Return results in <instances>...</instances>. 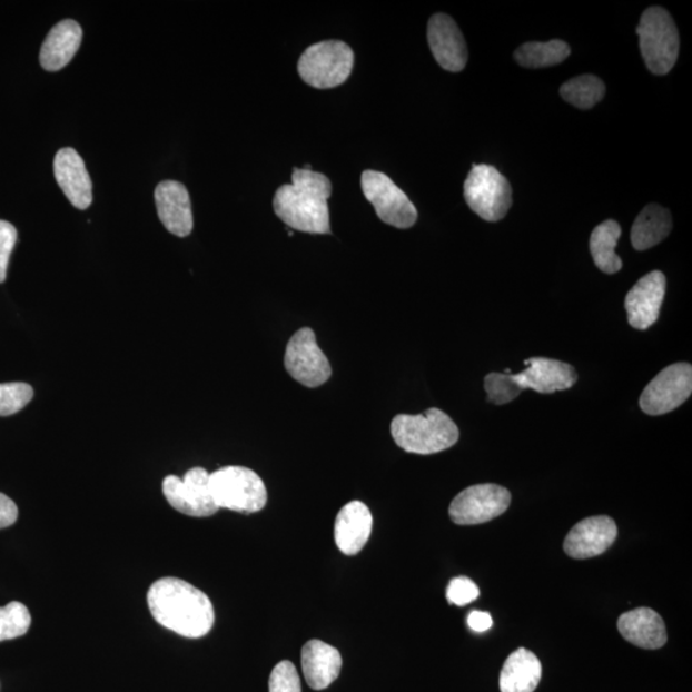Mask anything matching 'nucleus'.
Segmentation results:
<instances>
[{
	"instance_id": "c85d7f7f",
	"label": "nucleus",
	"mask_w": 692,
	"mask_h": 692,
	"mask_svg": "<svg viewBox=\"0 0 692 692\" xmlns=\"http://www.w3.org/2000/svg\"><path fill=\"white\" fill-rule=\"evenodd\" d=\"M33 391L29 384H0V416L16 415L32 401Z\"/></svg>"
},
{
	"instance_id": "20e7f679",
	"label": "nucleus",
	"mask_w": 692,
	"mask_h": 692,
	"mask_svg": "<svg viewBox=\"0 0 692 692\" xmlns=\"http://www.w3.org/2000/svg\"><path fill=\"white\" fill-rule=\"evenodd\" d=\"M641 55L655 75L669 73L678 62L680 37L676 23L662 7H650L637 28Z\"/></svg>"
},
{
	"instance_id": "f3484780",
	"label": "nucleus",
	"mask_w": 692,
	"mask_h": 692,
	"mask_svg": "<svg viewBox=\"0 0 692 692\" xmlns=\"http://www.w3.org/2000/svg\"><path fill=\"white\" fill-rule=\"evenodd\" d=\"M160 221L171 234L185 238L192 231L194 219L189 191L181 182H160L155 191Z\"/></svg>"
},
{
	"instance_id": "7ed1b4c3",
	"label": "nucleus",
	"mask_w": 692,
	"mask_h": 692,
	"mask_svg": "<svg viewBox=\"0 0 692 692\" xmlns=\"http://www.w3.org/2000/svg\"><path fill=\"white\" fill-rule=\"evenodd\" d=\"M392 435L396 445L413 454L429 455L444 452L459 441V428L438 408H429L422 415H398L392 422Z\"/></svg>"
},
{
	"instance_id": "b1692460",
	"label": "nucleus",
	"mask_w": 692,
	"mask_h": 692,
	"mask_svg": "<svg viewBox=\"0 0 692 692\" xmlns=\"http://www.w3.org/2000/svg\"><path fill=\"white\" fill-rule=\"evenodd\" d=\"M672 231V216L669 209L660 205H649L643 209L632 226V246L643 251L658 246Z\"/></svg>"
},
{
	"instance_id": "aec40b11",
	"label": "nucleus",
	"mask_w": 692,
	"mask_h": 692,
	"mask_svg": "<svg viewBox=\"0 0 692 692\" xmlns=\"http://www.w3.org/2000/svg\"><path fill=\"white\" fill-rule=\"evenodd\" d=\"M301 665L309 688L324 690L339 678L343 658L336 647L310 640L301 650Z\"/></svg>"
},
{
	"instance_id": "ddd939ff",
	"label": "nucleus",
	"mask_w": 692,
	"mask_h": 692,
	"mask_svg": "<svg viewBox=\"0 0 692 692\" xmlns=\"http://www.w3.org/2000/svg\"><path fill=\"white\" fill-rule=\"evenodd\" d=\"M427 39L436 62L444 70L459 72L468 61L466 40L451 16L437 13L428 21Z\"/></svg>"
},
{
	"instance_id": "f8f14e48",
	"label": "nucleus",
	"mask_w": 692,
	"mask_h": 692,
	"mask_svg": "<svg viewBox=\"0 0 692 692\" xmlns=\"http://www.w3.org/2000/svg\"><path fill=\"white\" fill-rule=\"evenodd\" d=\"M208 472L205 468H191L182 478L167 476L162 491L174 510L190 517H210L218 512Z\"/></svg>"
},
{
	"instance_id": "0eeeda50",
	"label": "nucleus",
	"mask_w": 692,
	"mask_h": 692,
	"mask_svg": "<svg viewBox=\"0 0 692 692\" xmlns=\"http://www.w3.org/2000/svg\"><path fill=\"white\" fill-rule=\"evenodd\" d=\"M464 199L485 221L497 223L512 207L511 184L495 167L474 165L464 182Z\"/></svg>"
},
{
	"instance_id": "a878e982",
	"label": "nucleus",
	"mask_w": 692,
	"mask_h": 692,
	"mask_svg": "<svg viewBox=\"0 0 692 692\" xmlns=\"http://www.w3.org/2000/svg\"><path fill=\"white\" fill-rule=\"evenodd\" d=\"M570 55L571 48L563 40H552L547 43L531 41V43L521 46L514 53V58L527 69H543V67L562 63Z\"/></svg>"
},
{
	"instance_id": "6e6552de",
	"label": "nucleus",
	"mask_w": 692,
	"mask_h": 692,
	"mask_svg": "<svg viewBox=\"0 0 692 692\" xmlns=\"http://www.w3.org/2000/svg\"><path fill=\"white\" fill-rule=\"evenodd\" d=\"M360 184L363 194L383 223L398 229H409L416 224L418 214L415 205L389 176L367 170L362 174Z\"/></svg>"
},
{
	"instance_id": "dca6fc26",
	"label": "nucleus",
	"mask_w": 692,
	"mask_h": 692,
	"mask_svg": "<svg viewBox=\"0 0 692 692\" xmlns=\"http://www.w3.org/2000/svg\"><path fill=\"white\" fill-rule=\"evenodd\" d=\"M528 366L512 379L520 389H531L540 394H553L571 389L577 383V373L569 363L543 357L525 360Z\"/></svg>"
},
{
	"instance_id": "7c9ffc66",
	"label": "nucleus",
	"mask_w": 692,
	"mask_h": 692,
	"mask_svg": "<svg viewBox=\"0 0 692 692\" xmlns=\"http://www.w3.org/2000/svg\"><path fill=\"white\" fill-rule=\"evenodd\" d=\"M269 692H301V682L295 665L289 661L278 663L269 676Z\"/></svg>"
},
{
	"instance_id": "393cba45",
	"label": "nucleus",
	"mask_w": 692,
	"mask_h": 692,
	"mask_svg": "<svg viewBox=\"0 0 692 692\" xmlns=\"http://www.w3.org/2000/svg\"><path fill=\"white\" fill-rule=\"evenodd\" d=\"M621 226L613 219H607L595 227L590 238V250L601 271L607 275L617 274L622 268V259L615 253L621 238Z\"/></svg>"
},
{
	"instance_id": "4be33fe9",
	"label": "nucleus",
	"mask_w": 692,
	"mask_h": 692,
	"mask_svg": "<svg viewBox=\"0 0 692 692\" xmlns=\"http://www.w3.org/2000/svg\"><path fill=\"white\" fill-rule=\"evenodd\" d=\"M82 29L73 20H65L49 31L40 49V65L46 71L56 72L72 61L81 46Z\"/></svg>"
},
{
	"instance_id": "1a4fd4ad",
	"label": "nucleus",
	"mask_w": 692,
	"mask_h": 692,
	"mask_svg": "<svg viewBox=\"0 0 692 692\" xmlns=\"http://www.w3.org/2000/svg\"><path fill=\"white\" fill-rule=\"evenodd\" d=\"M284 365L295 382L310 389L327 383L333 374L330 362L320 350L316 334L309 327L300 328L293 335L286 346Z\"/></svg>"
},
{
	"instance_id": "412c9836",
	"label": "nucleus",
	"mask_w": 692,
	"mask_h": 692,
	"mask_svg": "<svg viewBox=\"0 0 692 692\" xmlns=\"http://www.w3.org/2000/svg\"><path fill=\"white\" fill-rule=\"evenodd\" d=\"M619 631L632 645L656 650L666 644V630L663 619L650 607L623 613L619 619Z\"/></svg>"
},
{
	"instance_id": "473e14b6",
	"label": "nucleus",
	"mask_w": 692,
	"mask_h": 692,
	"mask_svg": "<svg viewBox=\"0 0 692 692\" xmlns=\"http://www.w3.org/2000/svg\"><path fill=\"white\" fill-rule=\"evenodd\" d=\"M17 241L16 227L0 219V284L6 281L8 264Z\"/></svg>"
},
{
	"instance_id": "2eb2a0df",
	"label": "nucleus",
	"mask_w": 692,
	"mask_h": 692,
	"mask_svg": "<svg viewBox=\"0 0 692 692\" xmlns=\"http://www.w3.org/2000/svg\"><path fill=\"white\" fill-rule=\"evenodd\" d=\"M666 288L665 276L653 271L640 278L624 300L629 323L636 330H647L660 318Z\"/></svg>"
},
{
	"instance_id": "cd10ccee",
	"label": "nucleus",
	"mask_w": 692,
	"mask_h": 692,
	"mask_svg": "<svg viewBox=\"0 0 692 692\" xmlns=\"http://www.w3.org/2000/svg\"><path fill=\"white\" fill-rule=\"evenodd\" d=\"M31 626V614L27 605L12 602L0 606V643L27 635Z\"/></svg>"
},
{
	"instance_id": "39448f33",
	"label": "nucleus",
	"mask_w": 692,
	"mask_h": 692,
	"mask_svg": "<svg viewBox=\"0 0 692 692\" xmlns=\"http://www.w3.org/2000/svg\"><path fill=\"white\" fill-rule=\"evenodd\" d=\"M210 491L218 508L257 513L267 504V488L261 478L246 467L229 466L209 476Z\"/></svg>"
},
{
	"instance_id": "c756f323",
	"label": "nucleus",
	"mask_w": 692,
	"mask_h": 692,
	"mask_svg": "<svg viewBox=\"0 0 692 692\" xmlns=\"http://www.w3.org/2000/svg\"><path fill=\"white\" fill-rule=\"evenodd\" d=\"M487 401L495 405H503L517 399L522 391L512 379V374H488L485 377Z\"/></svg>"
},
{
	"instance_id": "9b49d317",
	"label": "nucleus",
	"mask_w": 692,
	"mask_h": 692,
	"mask_svg": "<svg viewBox=\"0 0 692 692\" xmlns=\"http://www.w3.org/2000/svg\"><path fill=\"white\" fill-rule=\"evenodd\" d=\"M692 393V367L674 363L656 375L640 398V408L649 416L666 415L681 407Z\"/></svg>"
},
{
	"instance_id": "f257e3e1",
	"label": "nucleus",
	"mask_w": 692,
	"mask_h": 692,
	"mask_svg": "<svg viewBox=\"0 0 692 692\" xmlns=\"http://www.w3.org/2000/svg\"><path fill=\"white\" fill-rule=\"evenodd\" d=\"M148 606L154 619L175 634L200 639L215 624V610L210 599L189 582L164 577L148 592Z\"/></svg>"
},
{
	"instance_id": "f03ea898",
	"label": "nucleus",
	"mask_w": 692,
	"mask_h": 692,
	"mask_svg": "<svg viewBox=\"0 0 692 692\" xmlns=\"http://www.w3.org/2000/svg\"><path fill=\"white\" fill-rule=\"evenodd\" d=\"M293 184L278 188L274 209L278 218L291 229L308 234H330V214L327 200L333 185L328 177L295 168Z\"/></svg>"
},
{
	"instance_id": "f704fd0d",
	"label": "nucleus",
	"mask_w": 692,
	"mask_h": 692,
	"mask_svg": "<svg viewBox=\"0 0 692 692\" xmlns=\"http://www.w3.org/2000/svg\"><path fill=\"white\" fill-rule=\"evenodd\" d=\"M468 626L475 632H486L493 627L492 615L487 612H471L468 615Z\"/></svg>"
},
{
	"instance_id": "6ab92c4d",
	"label": "nucleus",
	"mask_w": 692,
	"mask_h": 692,
	"mask_svg": "<svg viewBox=\"0 0 692 692\" xmlns=\"http://www.w3.org/2000/svg\"><path fill=\"white\" fill-rule=\"evenodd\" d=\"M374 518L365 503L354 501L343 506L335 520V543L346 555H356L373 533Z\"/></svg>"
},
{
	"instance_id": "423d86ee",
	"label": "nucleus",
	"mask_w": 692,
	"mask_h": 692,
	"mask_svg": "<svg viewBox=\"0 0 692 692\" xmlns=\"http://www.w3.org/2000/svg\"><path fill=\"white\" fill-rule=\"evenodd\" d=\"M354 66V53L339 40L320 41L310 46L298 62L304 82L316 89H333L348 80Z\"/></svg>"
},
{
	"instance_id": "4468645a",
	"label": "nucleus",
	"mask_w": 692,
	"mask_h": 692,
	"mask_svg": "<svg viewBox=\"0 0 692 692\" xmlns=\"http://www.w3.org/2000/svg\"><path fill=\"white\" fill-rule=\"evenodd\" d=\"M617 536V525L611 517H590L582 520L570 531L563 548L573 560H590L605 553Z\"/></svg>"
},
{
	"instance_id": "9d476101",
	"label": "nucleus",
	"mask_w": 692,
	"mask_h": 692,
	"mask_svg": "<svg viewBox=\"0 0 692 692\" xmlns=\"http://www.w3.org/2000/svg\"><path fill=\"white\" fill-rule=\"evenodd\" d=\"M512 495L495 484L469 486L451 504L449 516L455 525H481L502 516L510 508Z\"/></svg>"
},
{
	"instance_id": "5701e85b",
	"label": "nucleus",
	"mask_w": 692,
	"mask_h": 692,
	"mask_svg": "<svg viewBox=\"0 0 692 692\" xmlns=\"http://www.w3.org/2000/svg\"><path fill=\"white\" fill-rule=\"evenodd\" d=\"M543 676L542 662L530 650L520 647L505 661L501 673L502 692H534Z\"/></svg>"
},
{
	"instance_id": "2f4dec72",
	"label": "nucleus",
	"mask_w": 692,
	"mask_h": 692,
	"mask_svg": "<svg viewBox=\"0 0 692 692\" xmlns=\"http://www.w3.org/2000/svg\"><path fill=\"white\" fill-rule=\"evenodd\" d=\"M478 596V586L474 581L464 576L453 579L446 589L447 602L458 606L475 602Z\"/></svg>"
},
{
	"instance_id": "a211bd4d",
	"label": "nucleus",
	"mask_w": 692,
	"mask_h": 692,
	"mask_svg": "<svg viewBox=\"0 0 692 692\" xmlns=\"http://www.w3.org/2000/svg\"><path fill=\"white\" fill-rule=\"evenodd\" d=\"M55 176L67 199L78 209H88L92 201V184L86 162L72 148H62L55 158Z\"/></svg>"
},
{
	"instance_id": "bb28decb",
	"label": "nucleus",
	"mask_w": 692,
	"mask_h": 692,
	"mask_svg": "<svg viewBox=\"0 0 692 692\" xmlns=\"http://www.w3.org/2000/svg\"><path fill=\"white\" fill-rule=\"evenodd\" d=\"M605 83L594 75H582L563 83L561 96L580 109L595 107L605 96Z\"/></svg>"
},
{
	"instance_id": "72a5a7b5",
	"label": "nucleus",
	"mask_w": 692,
	"mask_h": 692,
	"mask_svg": "<svg viewBox=\"0 0 692 692\" xmlns=\"http://www.w3.org/2000/svg\"><path fill=\"white\" fill-rule=\"evenodd\" d=\"M19 518V508L7 495L0 493V530L14 525Z\"/></svg>"
}]
</instances>
